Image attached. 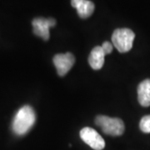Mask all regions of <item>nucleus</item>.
Wrapping results in <instances>:
<instances>
[{
  "label": "nucleus",
  "instance_id": "1",
  "mask_svg": "<svg viewBox=\"0 0 150 150\" xmlns=\"http://www.w3.org/2000/svg\"><path fill=\"white\" fill-rule=\"evenodd\" d=\"M36 121V114L31 106L24 105L16 112L12 123V130L18 136L25 135Z\"/></svg>",
  "mask_w": 150,
  "mask_h": 150
},
{
  "label": "nucleus",
  "instance_id": "2",
  "mask_svg": "<svg viewBox=\"0 0 150 150\" xmlns=\"http://www.w3.org/2000/svg\"><path fill=\"white\" fill-rule=\"evenodd\" d=\"M95 123L102 129L105 134L111 136H120L124 132V123L118 118H109L104 115H98L95 118Z\"/></svg>",
  "mask_w": 150,
  "mask_h": 150
},
{
  "label": "nucleus",
  "instance_id": "3",
  "mask_svg": "<svg viewBox=\"0 0 150 150\" xmlns=\"http://www.w3.org/2000/svg\"><path fill=\"white\" fill-rule=\"evenodd\" d=\"M135 34L129 28H117L112 33V42L120 53H127L133 47Z\"/></svg>",
  "mask_w": 150,
  "mask_h": 150
},
{
  "label": "nucleus",
  "instance_id": "4",
  "mask_svg": "<svg viewBox=\"0 0 150 150\" xmlns=\"http://www.w3.org/2000/svg\"><path fill=\"white\" fill-rule=\"evenodd\" d=\"M80 138L93 149L102 150L105 147V142L101 135L96 130L89 127H85L81 130Z\"/></svg>",
  "mask_w": 150,
  "mask_h": 150
},
{
  "label": "nucleus",
  "instance_id": "5",
  "mask_svg": "<svg viewBox=\"0 0 150 150\" xmlns=\"http://www.w3.org/2000/svg\"><path fill=\"white\" fill-rule=\"evenodd\" d=\"M32 24L33 33L47 41L49 39V28L56 25V20L54 18H36L33 20Z\"/></svg>",
  "mask_w": 150,
  "mask_h": 150
},
{
  "label": "nucleus",
  "instance_id": "6",
  "mask_svg": "<svg viewBox=\"0 0 150 150\" xmlns=\"http://www.w3.org/2000/svg\"><path fill=\"white\" fill-rule=\"evenodd\" d=\"M75 63L74 56L71 53L56 54L54 57V64L59 76H64L68 74Z\"/></svg>",
  "mask_w": 150,
  "mask_h": 150
},
{
  "label": "nucleus",
  "instance_id": "7",
  "mask_svg": "<svg viewBox=\"0 0 150 150\" xmlns=\"http://www.w3.org/2000/svg\"><path fill=\"white\" fill-rule=\"evenodd\" d=\"M71 5L77 9L81 18H87L91 16L95 8L94 4L89 0H71Z\"/></svg>",
  "mask_w": 150,
  "mask_h": 150
},
{
  "label": "nucleus",
  "instance_id": "8",
  "mask_svg": "<svg viewBox=\"0 0 150 150\" xmlns=\"http://www.w3.org/2000/svg\"><path fill=\"white\" fill-rule=\"evenodd\" d=\"M105 54L101 46H96L93 48L88 57V63L91 68L94 70L101 69L104 64Z\"/></svg>",
  "mask_w": 150,
  "mask_h": 150
},
{
  "label": "nucleus",
  "instance_id": "9",
  "mask_svg": "<svg viewBox=\"0 0 150 150\" xmlns=\"http://www.w3.org/2000/svg\"><path fill=\"white\" fill-rule=\"evenodd\" d=\"M138 99L143 107L150 106V79L142 81L138 86Z\"/></svg>",
  "mask_w": 150,
  "mask_h": 150
},
{
  "label": "nucleus",
  "instance_id": "10",
  "mask_svg": "<svg viewBox=\"0 0 150 150\" xmlns=\"http://www.w3.org/2000/svg\"><path fill=\"white\" fill-rule=\"evenodd\" d=\"M139 128L142 132L145 134L150 133V115L144 116L141 119L139 123Z\"/></svg>",
  "mask_w": 150,
  "mask_h": 150
},
{
  "label": "nucleus",
  "instance_id": "11",
  "mask_svg": "<svg viewBox=\"0 0 150 150\" xmlns=\"http://www.w3.org/2000/svg\"><path fill=\"white\" fill-rule=\"evenodd\" d=\"M101 47H102L105 55L106 54H109L112 51V44L110 42H108V41L107 42H104V43H103V45Z\"/></svg>",
  "mask_w": 150,
  "mask_h": 150
}]
</instances>
